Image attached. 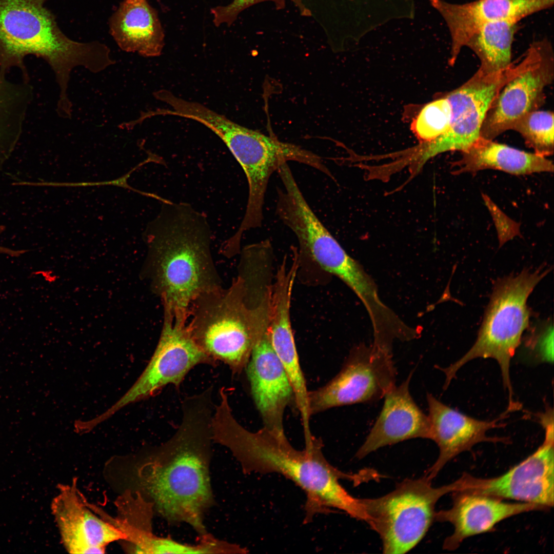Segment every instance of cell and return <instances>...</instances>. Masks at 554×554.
<instances>
[{
  "label": "cell",
  "mask_w": 554,
  "mask_h": 554,
  "mask_svg": "<svg viewBox=\"0 0 554 554\" xmlns=\"http://www.w3.org/2000/svg\"><path fill=\"white\" fill-rule=\"evenodd\" d=\"M210 388L185 399L174 434L136 468L140 492L154 511L171 523H185L207 533L205 512L213 504L209 464L213 408Z\"/></svg>",
  "instance_id": "1"
},
{
  "label": "cell",
  "mask_w": 554,
  "mask_h": 554,
  "mask_svg": "<svg viewBox=\"0 0 554 554\" xmlns=\"http://www.w3.org/2000/svg\"><path fill=\"white\" fill-rule=\"evenodd\" d=\"M215 443L228 448L246 473H278L292 481L306 495L305 522L334 508L351 517L365 520L360 502L342 486L340 479L356 480L357 476L345 473L330 464L322 452L320 439L314 438L302 450L295 449L285 434L279 435L263 427L248 430L228 413L214 428Z\"/></svg>",
  "instance_id": "2"
},
{
  "label": "cell",
  "mask_w": 554,
  "mask_h": 554,
  "mask_svg": "<svg viewBox=\"0 0 554 554\" xmlns=\"http://www.w3.org/2000/svg\"><path fill=\"white\" fill-rule=\"evenodd\" d=\"M147 231V275L163 304L189 312L201 293L222 286L211 254L205 214L188 203L163 199Z\"/></svg>",
  "instance_id": "3"
},
{
  "label": "cell",
  "mask_w": 554,
  "mask_h": 554,
  "mask_svg": "<svg viewBox=\"0 0 554 554\" xmlns=\"http://www.w3.org/2000/svg\"><path fill=\"white\" fill-rule=\"evenodd\" d=\"M48 0H0V61L18 63L26 55L44 59L54 71L60 88L59 101L67 102L72 69L83 66L93 73L112 63L110 48L98 41L82 43L66 36L54 14L45 6Z\"/></svg>",
  "instance_id": "4"
},
{
  "label": "cell",
  "mask_w": 554,
  "mask_h": 554,
  "mask_svg": "<svg viewBox=\"0 0 554 554\" xmlns=\"http://www.w3.org/2000/svg\"><path fill=\"white\" fill-rule=\"evenodd\" d=\"M267 314L266 295L258 304L249 307L238 276L229 287L221 286L195 298L189 307L187 324L201 348L236 373L246 367Z\"/></svg>",
  "instance_id": "5"
},
{
  "label": "cell",
  "mask_w": 554,
  "mask_h": 554,
  "mask_svg": "<svg viewBox=\"0 0 554 554\" xmlns=\"http://www.w3.org/2000/svg\"><path fill=\"white\" fill-rule=\"evenodd\" d=\"M549 271L542 266L535 271L526 268L517 275L497 281L475 343L461 358L442 369L446 375L445 388L467 362L479 358H491L500 366L503 385L509 393L508 404L515 402L510 378L511 360L529 326L528 298Z\"/></svg>",
  "instance_id": "6"
},
{
  "label": "cell",
  "mask_w": 554,
  "mask_h": 554,
  "mask_svg": "<svg viewBox=\"0 0 554 554\" xmlns=\"http://www.w3.org/2000/svg\"><path fill=\"white\" fill-rule=\"evenodd\" d=\"M431 481L426 475L407 479L383 496L359 499L365 521L379 535L384 553H405L415 547L434 521L438 501L457 490L456 481L438 487Z\"/></svg>",
  "instance_id": "7"
},
{
  "label": "cell",
  "mask_w": 554,
  "mask_h": 554,
  "mask_svg": "<svg viewBox=\"0 0 554 554\" xmlns=\"http://www.w3.org/2000/svg\"><path fill=\"white\" fill-rule=\"evenodd\" d=\"M207 126L225 143L247 177L249 195L245 215L240 225L242 230L262 225L269 180L282 164L294 161L320 171L324 167L320 157L313 153L243 127L218 113L209 118Z\"/></svg>",
  "instance_id": "8"
},
{
  "label": "cell",
  "mask_w": 554,
  "mask_h": 554,
  "mask_svg": "<svg viewBox=\"0 0 554 554\" xmlns=\"http://www.w3.org/2000/svg\"><path fill=\"white\" fill-rule=\"evenodd\" d=\"M164 306L160 339L147 366L129 390L113 405L92 419L95 425L108 419L126 406L153 395L168 384L179 387L188 372L201 364L213 365L193 339L188 327L189 313Z\"/></svg>",
  "instance_id": "9"
},
{
  "label": "cell",
  "mask_w": 554,
  "mask_h": 554,
  "mask_svg": "<svg viewBox=\"0 0 554 554\" xmlns=\"http://www.w3.org/2000/svg\"><path fill=\"white\" fill-rule=\"evenodd\" d=\"M395 375L391 351L373 344L357 346L333 379L308 391L310 413L378 401L395 385Z\"/></svg>",
  "instance_id": "10"
},
{
  "label": "cell",
  "mask_w": 554,
  "mask_h": 554,
  "mask_svg": "<svg viewBox=\"0 0 554 554\" xmlns=\"http://www.w3.org/2000/svg\"><path fill=\"white\" fill-rule=\"evenodd\" d=\"M523 58L522 68L505 83L492 103L480 129L481 137L493 140L544 103L545 90L554 78L550 41L544 38L533 42Z\"/></svg>",
  "instance_id": "11"
},
{
  "label": "cell",
  "mask_w": 554,
  "mask_h": 554,
  "mask_svg": "<svg viewBox=\"0 0 554 554\" xmlns=\"http://www.w3.org/2000/svg\"><path fill=\"white\" fill-rule=\"evenodd\" d=\"M545 430L543 443L532 454L505 473L482 479L464 474L460 491L502 499L529 503L549 508L554 503V437L553 411L539 415Z\"/></svg>",
  "instance_id": "12"
},
{
  "label": "cell",
  "mask_w": 554,
  "mask_h": 554,
  "mask_svg": "<svg viewBox=\"0 0 554 554\" xmlns=\"http://www.w3.org/2000/svg\"><path fill=\"white\" fill-rule=\"evenodd\" d=\"M521 61L505 70L484 74L478 70L445 97L451 108L450 126L445 133L420 147L423 161L442 152L468 149L480 137L482 124L495 97L505 83L522 68Z\"/></svg>",
  "instance_id": "13"
},
{
  "label": "cell",
  "mask_w": 554,
  "mask_h": 554,
  "mask_svg": "<svg viewBox=\"0 0 554 554\" xmlns=\"http://www.w3.org/2000/svg\"><path fill=\"white\" fill-rule=\"evenodd\" d=\"M77 479L58 484L51 505L61 542L70 553H104L110 543L124 539L113 525L87 505L80 491Z\"/></svg>",
  "instance_id": "14"
},
{
  "label": "cell",
  "mask_w": 554,
  "mask_h": 554,
  "mask_svg": "<svg viewBox=\"0 0 554 554\" xmlns=\"http://www.w3.org/2000/svg\"><path fill=\"white\" fill-rule=\"evenodd\" d=\"M252 395L264 427L284 435L286 408L294 397L292 387L272 345L268 318L265 321L246 366Z\"/></svg>",
  "instance_id": "15"
},
{
  "label": "cell",
  "mask_w": 554,
  "mask_h": 554,
  "mask_svg": "<svg viewBox=\"0 0 554 554\" xmlns=\"http://www.w3.org/2000/svg\"><path fill=\"white\" fill-rule=\"evenodd\" d=\"M444 19L451 37L448 63L453 66L472 35L482 26L495 22L518 23L522 19L548 9L554 0H476L454 4L429 0Z\"/></svg>",
  "instance_id": "16"
},
{
  "label": "cell",
  "mask_w": 554,
  "mask_h": 554,
  "mask_svg": "<svg viewBox=\"0 0 554 554\" xmlns=\"http://www.w3.org/2000/svg\"><path fill=\"white\" fill-rule=\"evenodd\" d=\"M428 415L430 424V440L438 445L437 460L425 474L432 480L445 465L458 454L470 450L484 442L508 443V439L487 436L488 430L502 427L501 421L512 412L507 408L497 418L480 420L467 416L441 402L432 394H427Z\"/></svg>",
  "instance_id": "17"
},
{
  "label": "cell",
  "mask_w": 554,
  "mask_h": 554,
  "mask_svg": "<svg viewBox=\"0 0 554 554\" xmlns=\"http://www.w3.org/2000/svg\"><path fill=\"white\" fill-rule=\"evenodd\" d=\"M453 503L447 509L436 512L434 521L449 522L452 533L443 543V548L456 549L466 539L489 532L511 517L535 510L548 509L535 504L509 502L504 499L467 491L453 492Z\"/></svg>",
  "instance_id": "18"
},
{
  "label": "cell",
  "mask_w": 554,
  "mask_h": 554,
  "mask_svg": "<svg viewBox=\"0 0 554 554\" xmlns=\"http://www.w3.org/2000/svg\"><path fill=\"white\" fill-rule=\"evenodd\" d=\"M394 386L384 396L382 409L356 457L362 459L384 446L416 438L430 439V424L411 395L412 375Z\"/></svg>",
  "instance_id": "19"
},
{
  "label": "cell",
  "mask_w": 554,
  "mask_h": 554,
  "mask_svg": "<svg viewBox=\"0 0 554 554\" xmlns=\"http://www.w3.org/2000/svg\"><path fill=\"white\" fill-rule=\"evenodd\" d=\"M111 35L122 50L158 56L165 33L156 10L147 0H123L109 21Z\"/></svg>",
  "instance_id": "20"
},
{
  "label": "cell",
  "mask_w": 554,
  "mask_h": 554,
  "mask_svg": "<svg viewBox=\"0 0 554 554\" xmlns=\"http://www.w3.org/2000/svg\"><path fill=\"white\" fill-rule=\"evenodd\" d=\"M454 174L498 170L513 175L552 172V162L536 153L520 150L493 140L480 138L453 164Z\"/></svg>",
  "instance_id": "21"
},
{
  "label": "cell",
  "mask_w": 554,
  "mask_h": 554,
  "mask_svg": "<svg viewBox=\"0 0 554 554\" xmlns=\"http://www.w3.org/2000/svg\"><path fill=\"white\" fill-rule=\"evenodd\" d=\"M87 505L101 518L116 528L123 535L124 549L132 553H151L156 537L152 531L154 508L140 491L126 490L115 501L116 514L110 516L98 506Z\"/></svg>",
  "instance_id": "22"
},
{
  "label": "cell",
  "mask_w": 554,
  "mask_h": 554,
  "mask_svg": "<svg viewBox=\"0 0 554 554\" xmlns=\"http://www.w3.org/2000/svg\"><path fill=\"white\" fill-rule=\"evenodd\" d=\"M269 329L273 349L293 389L294 402L301 417L304 434H309L311 414L308 404L309 391L300 364L290 314L285 311L274 314L269 320Z\"/></svg>",
  "instance_id": "23"
},
{
  "label": "cell",
  "mask_w": 554,
  "mask_h": 554,
  "mask_svg": "<svg viewBox=\"0 0 554 554\" xmlns=\"http://www.w3.org/2000/svg\"><path fill=\"white\" fill-rule=\"evenodd\" d=\"M517 30V23L499 21L482 26L472 35L465 47L479 59V72L496 73L511 65L512 45Z\"/></svg>",
  "instance_id": "24"
},
{
  "label": "cell",
  "mask_w": 554,
  "mask_h": 554,
  "mask_svg": "<svg viewBox=\"0 0 554 554\" xmlns=\"http://www.w3.org/2000/svg\"><path fill=\"white\" fill-rule=\"evenodd\" d=\"M511 130L520 133L535 153L545 157L553 154V112L537 110L529 112L519 118Z\"/></svg>",
  "instance_id": "25"
},
{
  "label": "cell",
  "mask_w": 554,
  "mask_h": 554,
  "mask_svg": "<svg viewBox=\"0 0 554 554\" xmlns=\"http://www.w3.org/2000/svg\"><path fill=\"white\" fill-rule=\"evenodd\" d=\"M13 87L0 78V168L8 159L15 144L17 133L18 121H20L22 110L19 105L21 102L17 92Z\"/></svg>",
  "instance_id": "26"
},
{
  "label": "cell",
  "mask_w": 554,
  "mask_h": 554,
  "mask_svg": "<svg viewBox=\"0 0 554 554\" xmlns=\"http://www.w3.org/2000/svg\"><path fill=\"white\" fill-rule=\"evenodd\" d=\"M451 108L449 101L442 97L426 105L411 124V129L422 143L430 142L449 129Z\"/></svg>",
  "instance_id": "27"
},
{
  "label": "cell",
  "mask_w": 554,
  "mask_h": 554,
  "mask_svg": "<svg viewBox=\"0 0 554 554\" xmlns=\"http://www.w3.org/2000/svg\"><path fill=\"white\" fill-rule=\"evenodd\" d=\"M289 1L295 5L302 15L308 16L311 15V11L305 6L302 0ZM265 1L273 2L279 8L283 7L285 3V0H232L227 5L211 9L213 22L216 26L224 24L231 25L241 12L253 5Z\"/></svg>",
  "instance_id": "28"
},
{
  "label": "cell",
  "mask_w": 554,
  "mask_h": 554,
  "mask_svg": "<svg viewBox=\"0 0 554 554\" xmlns=\"http://www.w3.org/2000/svg\"><path fill=\"white\" fill-rule=\"evenodd\" d=\"M553 334L552 326L549 325L539 335L537 342L541 358L549 362L553 361Z\"/></svg>",
  "instance_id": "29"
},
{
  "label": "cell",
  "mask_w": 554,
  "mask_h": 554,
  "mask_svg": "<svg viewBox=\"0 0 554 554\" xmlns=\"http://www.w3.org/2000/svg\"><path fill=\"white\" fill-rule=\"evenodd\" d=\"M5 226H0V234L4 231ZM26 252L24 250H14L0 246V254H7L11 256H18Z\"/></svg>",
  "instance_id": "30"
}]
</instances>
